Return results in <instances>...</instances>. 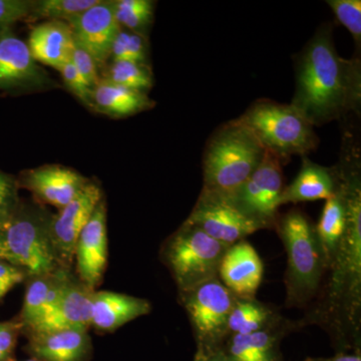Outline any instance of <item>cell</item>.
Here are the masks:
<instances>
[{
  "label": "cell",
  "instance_id": "cell-39",
  "mask_svg": "<svg viewBox=\"0 0 361 361\" xmlns=\"http://www.w3.org/2000/svg\"><path fill=\"white\" fill-rule=\"evenodd\" d=\"M6 220H0V260L6 261V248L4 242V222Z\"/></svg>",
  "mask_w": 361,
  "mask_h": 361
},
{
  "label": "cell",
  "instance_id": "cell-3",
  "mask_svg": "<svg viewBox=\"0 0 361 361\" xmlns=\"http://www.w3.org/2000/svg\"><path fill=\"white\" fill-rule=\"evenodd\" d=\"M288 257L287 303L302 306L317 292L325 265L315 228L300 210L292 209L276 222Z\"/></svg>",
  "mask_w": 361,
  "mask_h": 361
},
{
  "label": "cell",
  "instance_id": "cell-30",
  "mask_svg": "<svg viewBox=\"0 0 361 361\" xmlns=\"http://www.w3.org/2000/svg\"><path fill=\"white\" fill-rule=\"evenodd\" d=\"M337 20L353 35L356 44L361 39V1L360 0H329Z\"/></svg>",
  "mask_w": 361,
  "mask_h": 361
},
{
  "label": "cell",
  "instance_id": "cell-4",
  "mask_svg": "<svg viewBox=\"0 0 361 361\" xmlns=\"http://www.w3.org/2000/svg\"><path fill=\"white\" fill-rule=\"evenodd\" d=\"M51 216L32 204L13 211L4 222L6 262L27 276L47 274L61 267L49 231Z\"/></svg>",
  "mask_w": 361,
  "mask_h": 361
},
{
  "label": "cell",
  "instance_id": "cell-34",
  "mask_svg": "<svg viewBox=\"0 0 361 361\" xmlns=\"http://www.w3.org/2000/svg\"><path fill=\"white\" fill-rule=\"evenodd\" d=\"M16 191L13 180L0 173V220H6L13 212Z\"/></svg>",
  "mask_w": 361,
  "mask_h": 361
},
{
  "label": "cell",
  "instance_id": "cell-11",
  "mask_svg": "<svg viewBox=\"0 0 361 361\" xmlns=\"http://www.w3.org/2000/svg\"><path fill=\"white\" fill-rule=\"evenodd\" d=\"M102 200L101 188L90 180L71 203L59 209L56 215L51 216L49 231L61 267L70 269L78 236Z\"/></svg>",
  "mask_w": 361,
  "mask_h": 361
},
{
  "label": "cell",
  "instance_id": "cell-31",
  "mask_svg": "<svg viewBox=\"0 0 361 361\" xmlns=\"http://www.w3.org/2000/svg\"><path fill=\"white\" fill-rule=\"evenodd\" d=\"M63 75V82L68 87L82 102L87 104H92V89L87 84V80L82 78V75L78 73L77 68L68 61L65 65L59 70Z\"/></svg>",
  "mask_w": 361,
  "mask_h": 361
},
{
  "label": "cell",
  "instance_id": "cell-23",
  "mask_svg": "<svg viewBox=\"0 0 361 361\" xmlns=\"http://www.w3.org/2000/svg\"><path fill=\"white\" fill-rule=\"evenodd\" d=\"M92 104L111 116H126L148 110L153 102L144 92L128 89L101 78L92 92Z\"/></svg>",
  "mask_w": 361,
  "mask_h": 361
},
{
  "label": "cell",
  "instance_id": "cell-15",
  "mask_svg": "<svg viewBox=\"0 0 361 361\" xmlns=\"http://www.w3.org/2000/svg\"><path fill=\"white\" fill-rule=\"evenodd\" d=\"M94 290L73 277L58 304L44 316L32 329V334L87 330L92 325Z\"/></svg>",
  "mask_w": 361,
  "mask_h": 361
},
{
  "label": "cell",
  "instance_id": "cell-5",
  "mask_svg": "<svg viewBox=\"0 0 361 361\" xmlns=\"http://www.w3.org/2000/svg\"><path fill=\"white\" fill-rule=\"evenodd\" d=\"M238 120L283 165L291 156L305 157L317 146L313 126L291 104L258 101Z\"/></svg>",
  "mask_w": 361,
  "mask_h": 361
},
{
  "label": "cell",
  "instance_id": "cell-24",
  "mask_svg": "<svg viewBox=\"0 0 361 361\" xmlns=\"http://www.w3.org/2000/svg\"><path fill=\"white\" fill-rule=\"evenodd\" d=\"M277 338L265 329L249 334H233L224 350L229 361H275Z\"/></svg>",
  "mask_w": 361,
  "mask_h": 361
},
{
  "label": "cell",
  "instance_id": "cell-2",
  "mask_svg": "<svg viewBox=\"0 0 361 361\" xmlns=\"http://www.w3.org/2000/svg\"><path fill=\"white\" fill-rule=\"evenodd\" d=\"M265 152L256 135L238 118L226 123L207 144L203 189L235 198Z\"/></svg>",
  "mask_w": 361,
  "mask_h": 361
},
{
  "label": "cell",
  "instance_id": "cell-40",
  "mask_svg": "<svg viewBox=\"0 0 361 361\" xmlns=\"http://www.w3.org/2000/svg\"><path fill=\"white\" fill-rule=\"evenodd\" d=\"M25 361H39V360H35H35H25Z\"/></svg>",
  "mask_w": 361,
  "mask_h": 361
},
{
  "label": "cell",
  "instance_id": "cell-10",
  "mask_svg": "<svg viewBox=\"0 0 361 361\" xmlns=\"http://www.w3.org/2000/svg\"><path fill=\"white\" fill-rule=\"evenodd\" d=\"M281 160L266 149L262 161L239 190L235 200L240 208L264 226L274 227L283 193Z\"/></svg>",
  "mask_w": 361,
  "mask_h": 361
},
{
  "label": "cell",
  "instance_id": "cell-29",
  "mask_svg": "<svg viewBox=\"0 0 361 361\" xmlns=\"http://www.w3.org/2000/svg\"><path fill=\"white\" fill-rule=\"evenodd\" d=\"M104 78L114 84L144 92L153 84L151 73L145 66L132 61H116L111 63L108 75Z\"/></svg>",
  "mask_w": 361,
  "mask_h": 361
},
{
  "label": "cell",
  "instance_id": "cell-32",
  "mask_svg": "<svg viewBox=\"0 0 361 361\" xmlns=\"http://www.w3.org/2000/svg\"><path fill=\"white\" fill-rule=\"evenodd\" d=\"M32 1L0 0V32L32 13Z\"/></svg>",
  "mask_w": 361,
  "mask_h": 361
},
{
  "label": "cell",
  "instance_id": "cell-22",
  "mask_svg": "<svg viewBox=\"0 0 361 361\" xmlns=\"http://www.w3.org/2000/svg\"><path fill=\"white\" fill-rule=\"evenodd\" d=\"M346 228V203L343 186H338L334 196L327 199L319 223L315 228L318 243L326 267H332Z\"/></svg>",
  "mask_w": 361,
  "mask_h": 361
},
{
  "label": "cell",
  "instance_id": "cell-13",
  "mask_svg": "<svg viewBox=\"0 0 361 361\" xmlns=\"http://www.w3.org/2000/svg\"><path fill=\"white\" fill-rule=\"evenodd\" d=\"M75 257L80 281L94 290L101 283L108 262L106 209L104 200L99 202L80 232Z\"/></svg>",
  "mask_w": 361,
  "mask_h": 361
},
{
  "label": "cell",
  "instance_id": "cell-14",
  "mask_svg": "<svg viewBox=\"0 0 361 361\" xmlns=\"http://www.w3.org/2000/svg\"><path fill=\"white\" fill-rule=\"evenodd\" d=\"M263 263L246 240L228 247L221 259L218 278L237 298H254L262 283Z\"/></svg>",
  "mask_w": 361,
  "mask_h": 361
},
{
  "label": "cell",
  "instance_id": "cell-16",
  "mask_svg": "<svg viewBox=\"0 0 361 361\" xmlns=\"http://www.w3.org/2000/svg\"><path fill=\"white\" fill-rule=\"evenodd\" d=\"M89 182L80 173L58 165L33 169L23 178L25 186L33 195L59 209L71 203Z\"/></svg>",
  "mask_w": 361,
  "mask_h": 361
},
{
  "label": "cell",
  "instance_id": "cell-21",
  "mask_svg": "<svg viewBox=\"0 0 361 361\" xmlns=\"http://www.w3.org/2000/svg\"><path fill=\"white\" fill-rule=\"evenodd\" d=\"M337 186L336 172L304 157L300 172L290 185L284 188L280 203L282 206L287 203L327 200L336 193Z\"/></svg>",
  "mask_w": 361,
  "mask_h": 361
},
{
  "label": "cell",
  "instance_id": "cell-6",
  "mask_svg": "<svg viewBox=\"0 0 361 361\" xmlns=\"http://www.w3.org/2000/svg\"><path fill=\"white\" fill-rule=\"evenodd\" d=\"M228 247L197 226L185 222L164 248L166 264L180 292L218 277L221 259Z\"/></svg>",
  "mask_w": 361,
  "mask_h": 361
},
{
  "label": "cell",
  "instance_id": "cell-28",
  "mask_svg": "<svg viewBox=\"0 0 361 361\" xmlns=\"http://www.w3.org/2000/svg\"><path fill=\"white\" fill-rule=\"evenodd\" d=\"M99 0H42L33 2L32 13L49 20H68L97 4Z\"/></svg>",
  "mask_w": 361,
  "mask_h": 361
},
{
  "label": "cell",
  "instance_id": "cell-17",
  "mask_svg": "<svg viewBox=\"0 0 361 361\" xmlns=\"http://www.w3.org/2000/svg\"><path fill=\"white\" fill-rule=\"evenodd\" d=\"M47 80L26 42L11 32L0 35V87L42 85Z\"/></svg>",
  "mask_w": 361,
  "mask_h": 361
},
{
  "label": "cell",
  "instance_id": "cell-26",
  "mask_svg": "<svg viewBox=\"0 0 361 361\" xmlns=\"http://www.w3.org/2000/svg\"><path fill=\"white\" fill-rule=\"evenodd\" d=\"M52 275L54 271L47 274L30 277L21 311V322L28 329L35 326L42 317L47 292L51 285Z\"/></svg>",
  "mask_w": 361,
  "mask_h": 361
},
{
  "label": "cell",
  "instance_id": "cell-18",
  "mask_svg": "<svg viewBox=\"0 0 361 361\" xmlns=\"http://www.w3.org/2000/svg\"><path fill=\"white\" fill-rule=\"evenodd\" d=\"M27 45L37 63L59 70L71 61L75 40L68 23L49 20L33 27Z\"/></svg>",
  "mask_w": 361,
  "mask_h": 361
},
{
  "label": "cell",
  "instance_id": "cell-36",
  "mask_svg": "<svg viewBox=\"0 0 361 361\" xmlns=\"http://www.w3.org/2000/svg\"><path fill=\"white\" fill-rule=\"evenodd\" d=\"M130 32L121 30L111 44L110 58L116 61H129V44Z\"/></svg>",
  "mask_w": 361,
  "mask_h": 361
},
{
  "label": "cell",
  "instance_id": "cell-33",
  "mask_svg": "<svg viewBox=\"0 0 361 361\" xmlns=\"http://www.w3.org/2000/svg\"><path fill=\"white\" fill-rule=\"evenodd\" d=\"M71 61L90 87L94 89L101 78H99L97 66L92 56L75 42V49L71 52Z\"/></svg>",
  "mask_w": 361,
  "mask_h": 361
},
{
  "label": "cell",
  "instance_id": "cell-9",
  "mask_svg": "<svg viewBox=\"0 0 361 361\" xmlns=\"http://www.w3.org/2000/svg\"><path fill=\"white\" fill-rule=\"evenodd\" d=\"M186 222L197 226L209 236L228 246L265 229L264 226L240 208L235 198L204 189Z\"/></svg>",
  "mask_w": 361,
  "mask_h": 361
},
{
  "label": "cell",
  "instance_id": "cell-38",
  "mask_svg": "<svg viewBox=\"0 0 361 361\" xmlns=\"http://www.w3.org/2000/svg\"><path fill=\"white\" fill-rule=\"evenodd\" d=\"M307 361H361L360 355H337L330 358H308Z\"/></svg>",
  "mask_w": 361,
  "mask_h": 361
},
{
  "label": "cell",
  "instance_id": "cell-20",
  "mask_svg": "<svg viewBox=\"0 0 361 361\" xmlns=\"http://www.w3.org/2000/svg\"><path fill=\"white\" fill-rule=\"evenodd\" d=\"M28 350L39 361H85L92 350L87 330L32 334Z\"/></svg>",
  "mask_w": 361,
  "mask_h": 361
},
{
  "label": "cell",
  "instance_id": "cell-35",
  "mask_svg": "<svg viewBox=\"0 0 361 361\" xmlns=\"http://www.w3.org/2000/svg\"><path fill=\"white\" fill-rule=\"evenodd\" d=\"M20 325L0 322V361H11Z\"/></svg>",
  "mask_w": 361,
  "mask_h": 361
},
{
  "label": "cell",
  "instance_id": "cell-8",
  "mask_svg": "<svg viewBox=\"0 0 361 361\" xmlns=\"http://www.w3.org/2000/svg\"><path fill=\"white\" fill-rule=\"evenodd\" d=\"M346 203V228L337 252L332 279V293L348 290L353 306L360 303L361 282V190L356 176L342 179Z\"/></svg>",
  "mask_w": 361,
  "mask_h": 361
},
{
  "label": "cell",
  "instance_id": "cell-37",
  "mask_svg": "<svg viewBox=\"0 0 361 361\" xmlns=\"http://www.w3.org/2000/svg\"><path fill=\"white\" fill-rule=\"evenodd\" d=\"M195 361H229L222 348L211 351H197Z\"/></svg>",
  "mask_w": 361,
  "mask_h": 361
},
{
  "label": "cell",
  "instance_id": "cell-12",
  "mask_svg": "<svg viewBox=\"0 0 361 361\" xmlns=\"http://www.w3.org/2000/svg\"><path fill=\"white\" fill-rule=\"evenodd\" d=\"M68 23L75 42L89 52L97 66H103L110 58L111 44L122 30L116 18L115 1L99 0Z\"/></svg>",
  "mask_w": 361,
  "mask_h": 361
},
{
  "label": "cell",
  "instance_id": "cell-25",
  "mask_svg": "<svg viewBox=\"0 0 361 361\" xmlns=\"http://www.w3.org/2000/svg\"><path fill=\"white\" fill-rule=\"evenodd\" d=\"M272 311L255 298H237L228 319V332L249 334L268 329Z\"/></svg>",
  "mask_w": 361,
  "mask_h": 361
},
{
  "label": "cell",
  "instance_id": "cell-1",
  "mask_svg": "<svg viewBox=\"0 0 361 361\" xmlns=\"http://www.w3.org/2000/svg\"><path fill=\"white\" fill-rule=\"evenodd\" d=\"M360 59L337 54L331 30L322 28L298 59L291 106L312 126H320L360 109Z\"/></svg>",
  "mask_w": 361,
  "mask_h": 361
},
{
  "label": "cell",
  "instance_id": "cell-19",
  "mask_svg": "<svg viewBox=\"0 0 361 361\" xmlns=\"http://www.w3.org/2000/svg\"><path fill=\"white\" fill-rule=\"evenodd\" d=\"M149 311L151 304L146 299L116 292H94L92 325L102 331H114Z\"/></svg>",
  "mask_w": 361,
  "mask_h": 361
},
{
  "label": "cell",
  "instance_id": "cell-27",
  "mask_svg": "<svg viewBox=\"0 0 361 361\" xmlns=\"http://www.w3.org/2000/svg\"><path fill=\"white\" fill-rule=\"evenodd\" d=\"M116 18L121 27L132 32L141 33L151 23L154 14V2L149 0H118L115 1Z\"/></svg>",
  "mask_w": 361,
  "mask_h": 361
},
{
  "label": "cell",
  "instance_id": "cell-7",
  "mask_svg": "<svg viewBox=\"0 0 361 361\" xmlns=\"http://www.w3.org/2000/svg\"><path fill=\"white\" fill-rule=\"evenodd\" d=\"M191 320L198 351L221 348L228 332V319L236 296L216 277L180 292Z\"/></svg>",
  "mask_w": 361,
  "mask_h": 361
}]
</instances>
